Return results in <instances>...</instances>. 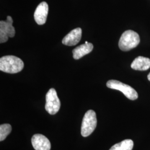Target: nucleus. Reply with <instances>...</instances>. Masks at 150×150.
Returning <instances> with one entry per match:
<instances>
[{
  "label": "nucleus",
  "mask_w": 150,
  "mask_h": 150,
  "mask_svg": "<svg viewBox=\"0 0 150 150\" xmlns=\"http://www.w3.org/2000/svg\"><path fill=\"white\" fill-rule=\"evenodd\" d=\"M97 126L96 114L92 110L86 112L82 122L81 135L87 137L93 132Z\"/></svg>",
  "instance_id": "7ed1b4c3"
},
{
  "label": "nucleus",
  "mask_w": 150,
  "mask_h": 150,
  "mask_svg": "<svg viewBox=\"0 0 150 150\" xmlns=\"http://www.w3.org/2000/svg\"><path fill=\"white\" fill-rule=\"evenodd\" d=\"M23 62L15 56H5L0 59V70L8 74H16L21 71Z\"/></svg>",
  "instance_id": "f257e3e1"
},
{
  "label": "nucleus",
  "mask_w": 150,
  "mask_h": 150,
  "mask_svg": "<svg viewBox=\"0 0 150 150\" xmlns=\"http://www.w3.org/2000/svg\"><path fill=\"white\" fill-rule=\"evenodd\" d=\"M93 48L91 43H85L79 46L72 51L73 57L75 59H79L87 54L90 53Z\"/></svg>",
  "instance_id": "9d476101"
},
{
  "label": "nucleus",
  "mask_w": 150,
  "mask_h": 150,
  "mask_svg": "<svg viewBox=\"0 0 150 150\" xmlns=\"http://www.w3.org/2000/svg\"><path fill=\"white\" fill-rule=\"evenodd\" d=\"M12 127L10 124H2L0 126V141H2L10 134Z\"/></svg>",
  "instance_id": "ddd939ff"
},
{
  "label": "nucleus",
  "mask_w": 150,
  "mask_h": 150,
  "mask_svg": "<svg viewBox=\"0 0 150 150\" xmlns=\"http://www.w3.org/2000/svg\"><path fill=\"white\" fill-rule=\"evenodd\" d=\"M82 37V30L81 28H76L69 33L63 40L62 43L66 46H75L80 42Z\"/></svg>",
  "instance_id": "1a4fd4ad"
},
{
  "label": "nucleus",
  "mask_w": 150,
  "mask_h": 150,
  "mask_svg": "<svg viewBox=\"0 0 150 150\" xmlns=\"http://www.w3.org/2000/svg\"><path fill=\"white\" fill-rule=\"evenodd\" d=\"M48 12V4L46 2H42L38 5L34 13L35 20L38 25H42L46 23Z\"/></svg>",
  "instance_id": "0eeeda50"
},
{
  "label": "nucleus",
  "mask_w": 150,
  "mask_h": 150,
  "mask_svg": "<svg viewBox=\"0 0 150 150\" xmlns=\"http://www.w3.org/2000/svg\"><path fill=\"white\" fill-rule=\"evenodd\" d=\"M140 41L139 35L132 30H127L121 35L118 46L123 51H128L138 46Z\"/></svg>",
  "instance_id": "f03ea898"
},
{
  "label": "nucleus",
  "mask_w": 150,
  "mask_h": 150,
  "mask_svg": "<svg viewBox=\"0 0 150 150\" xmlns=\"http://www.w3.org/2000/svg\"><path fill=\"white\" fill-rule=\"evenodd\" d=\"M32 146L35 150H50L51 143L49 139L41 134H34L31 139Z\"/></svg>",
  "instance_id": "6e6552de"
},
{
  "label": "nucleus",
  "mask_w": 150,
  "mask_h": 150,
  "mask_svg": "<svg viewBox=\"0 0 150 150\" xmlns=\"http://www.w3.org/2000/svg\"><path fill=\"white\" fill-rule=\"evenodd\" d=\"M61 102L56 90L54 88L49 90L46 96L45 109L50 115H55L59 111Z\"/></svg>",
  "instance_id": "39448f33"
},
{
  "label": "nucleus",
  "mask_w": 150,
  "mask_h": 150,
  "mask_svg": "<svg viewBox=\"0 0 150 150\" xmlns=\"http://www.w3.org/2000/svg\"><path fill=\"white\" fill-rule=\"evenodd\" d=\"M147 79H148V80L150 81V74H149L148 75V76H147Z\"/></svg>",
  "instance_id": "4468645a"
},
{
  "label": "nucleus",
  "mask_w": 150,
  "mask_h": 150,
  "mask_svg": "<svg viewBox=\"0 0 150 150\" xmlns=\"http://www.w3.org/2000/svg\"><path fill=\"white\" fill-rule=\"evenodd\" d=\"M133 147L134 142L132 140L125 139L113 145L109 150H132Z\"/></svg>",
  "instance_id": "f8f14e48"
},
{
  "label": "nucleus",
  "mask_w": 150,
  "mask_h": 150,
  "mask_svg": "<svg viewBox=\"0 0 150 150\" xmlns=\"http://www.w3.org/2000/svg\"><path fill=\"white\" fill-rule=\"evenodd\" d=\"M106 86L110 88L122 92L125 96L131 100H135L138 98V93L134 88L120 81L114 80L108 81Z\"/></svg>",
  "instance_id": "20e7f679"
},
{
  "label": "nucleus",
  "mask_w": 150,
  "mask_h": 150,
  "mask_svg": "<svg viewBox=\"0 0 150 150\" xmlns=\"http://www.w3.org/2000/svg\"><path fill=\"white\" fill-rule=\"evenodd\" d=\"M12 23L13 20L11 16H7L6 21H0V43H5L8 38L15 36V30Z\"/></svg>",
  "instance_id": "423d86ee"
},
{
  "label": "nucleus",
  "mask_w": 150,
  "mask_h": 150,
  "mask_svg": "<svg viewBox=\"0 0 150 150\" xmlns=\"http://www.w3.org/2000/svg\"><path fill=\"white\" fill-rule=\"evenodd\" d=\"M131 67L135 70H147L150 67V59L143 56H139L134 60Z\"/></svg>",
  "instance_id": "9b49d317"
}]
</instances>
